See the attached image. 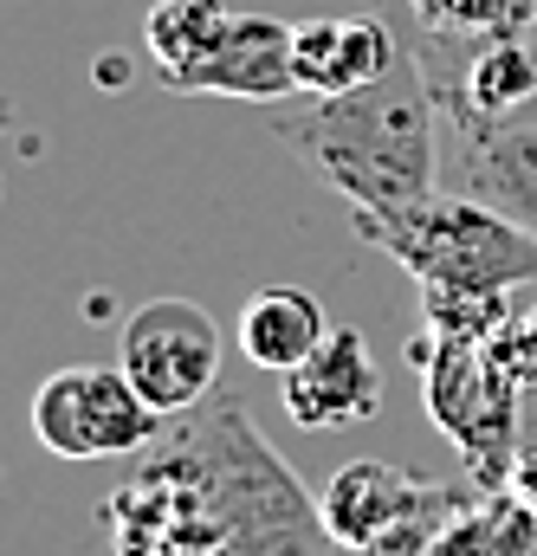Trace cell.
<instances>
[{"label":"cell","mask_w":537,"mask_h":556,"mask_svg":"<svg viewBox=\"0 0 537 556\" xmlns=\"http://www.w3.org/2000/svg\"><path fill=\"white\" fill-rule=\"evenodd\" d=\"M227 13L234 7H221V0H155L142 13V52H149L155 78H168L182 65H201L214 52V39H221Z\"/></svg>","instance_id":"obj_13"},{"label":"cell","mask_w":537,"mask_h":556,"mask_svg":"<svg viewBox=\"0 0 537 556\" xmlns=\"http://www.w3.org/2000/svg\"><path fill=\"white\" fill-rule=\"evenodd\" d=\"M188 98H247V104H285L298 91L291 72V26L278 13H227L214 52L201 65H182L162 78Z\"/></svg>","instance_id":"obj_7"},{"label":"cell","mask_w":537,"mask_h":556,"mask_svg":"<svg viewBox=\"0 0 537 556\" xmlns=\"http://www.w3.org/2000/svg\"><path fill=\"white\" fill-rule=\"evenodd\" d=\"M221 324L195 298H142L117 330V369L155 415H195L221 382Z\"/></svg>","instance_id":"obj_6"},{"label":"cell","mask_w":537,"mask_h":556,"mask_svg":"<svg viewBox=\"0 0 537 556\" xmlns=\"http://www.w3.org/2000/svg\"><path fill=\"white\" fill-rule=\"evenodd\" d=\"M324 337H330L324 304H317L311 291H298V285H260V291L240 304V350H247L253 369L285 376V369H298Z\"/></svg>","instance_id":"obj_11"},{"label":"cell","mask_w":537,"mask_h":556,"mask_svg":"<svg viewBox=\"0 0 537 556\" xmlns=\"http://www.w3.org/2000/svg\"><path fill=\"white\" fill-rule=\"evenodd\" d=\"M512 492L537 511V446H532V453H519V466H512Z\"/></svg>","instance_id":"obj_15"},{"label":"cell","mask_w":537,"mask_h":556,"mask_svg":"<svg viewBox=\"0 0 537 556\" xmlns=\"http://www.w3.org/2000/svg\"><path fill=\"white\" fill-rule=\"evenodd\" d=\"M357 233L421 278V291H486L537 285V233L473 194H427L402 214H350Z\"/></svg>","instance_id":"obj_3"},{"label":"cell","mask_w":537,"mask_h":556,"mask_svg":"<svg viewBox=\"0 0 537 556\" xmlns=\"http://www.w3.org/2000/svg\"><path fill=\"white\" fill-rule=\"evenodd\" d=\"M33 440L52 453V459H124L155 446L162 415L136 395V382L117 363H65L52 369L39 389H33Z\"/></svg>","instance_id":"obj_5"},{"label":"cell","mask_w":537,"mask_h":556,"mask_svg":"<svg viewBox=\"0 0 537 556\" xmlns=\"http://www.w3.org/2000/svg\"><path fill=\"white\" fill-rule=\"evenodd\" d=\"M447 485L434 479H414L408 466L389 459H344L330 472V485L317 492V511H324V531L344 544L350 556H376L402 525H414Z\"/></svg>","instance_id":"obj_8"},{"label":"cell","mask_w":537,"mask_h":556,"mask_svg":"<svg viewBox=\"0 0 537 556\" xmlns=\"http://www.w3.org/2000/svg\"><path fill=\"white\" fill-rule=\"evenodd\" d=\"M434 556H537V511L512 485L466 498L434 538Z\"/></svg>","instance_id":"obj_12"},{"label":"cell","mask_w":537,"mask_h":556,"mask_svg":"<svg viewBox=\"0 0 537 556\" xmlns=\"http://www.w3.org/2000/svg\"><path fill=\"white\" fill-rule=\"evenodd\" d=\"M7 124H13V104H7V98H0V130H7Z\"/></svg>","instance_id":"obj_17"},{"label":"cell","mask_w":537,"mask_h":556,"mask_svg":"<svg viewBox=\"0 0 537 556\" xmlns=\"http://www.w3.org/2000/svg\"><path fill=\"white\" fill-rule=\"evenodd\" d=\"M421 33L440 39H525L537 33V0H440Z\"/></svg>","instance_id":"obj_14"},{"label":"cell","mask_w":537,"mask_h":556,"mask_svg":"<svg viewBox=\"0 0 537 556\" xmlns=\"http://www.w3.org/2000/svg\"><path fill=\"white\" fill-rule=\"evenodd\" d=\"M182 420L188 427L168 433L149 472H162L188 498V511L221 538L227 556H350L324 531L317 498H304V485L253 433L240 395H208Z\"/></svg>","instance_id":"obj_2"},{"label":"cell","mask_w":537,"mask_h":556,"mask_svg":"<svg viewBox=\"0 0 537 556\" xmlns=\"http://www.w3.org/2000/svg\"><path fill=\"white\" fill-rule=\"evenodd\" d=\"M402 59L396 26L376 13H324V20H298L291 26V72L304 98H344L376 85L389 65Z\"/></svg>","instance_id":"obj_10"},{"label":"cell","mask_w":537,"mask_h":556,"mask_svg":"<svg viewBox=\"0 0 537 556\" xmlns=\"http://www.w3.org/2000/svg\"><path fill=\"white\" fill-rule=\"evenodd\" d=\"M427 369H421V389H427V415L434 427L460 446L466 472L479 479V492H505L512 485V427H519V382L532 376L519 343H512V324L492 337V343H421L414 350Z\"/></svg>","instance_id":"obj_4"},{"label":"cell","mask_w":537,"mask_h":556,"mask_svg":"<svg viewBox=\"0 0 537 556\" xmlns=\"http://www.w3.org/2000/svg\"><path fill=\"white\" fill-rule=\"evenodd\" d=\"M512 343H519V356H525V369L537 376V311H532V317H519V324H512Z\"/></svg>","instance_id":"obj_16"},{"label":"cell","mask_w":537,"mask_h":556,"mask_svg":"<svg viewBox=\"0 0 537 556\" xmlns=\"http://www.w3.org/2000/svg\"><path fill=\"white\" fill-rule=\"evenodd\" d=\"M272 137L311 175H324L357 214H402L440 194V98L421 52H408L363 91L272 111Z\"/></svg>","instance_id":"obj_1"},{"label":"cell","mask_w":537,"mask_h":556,"mask_svg":"<svg viewBox=\"0 0 537 556\" xmlns=\"http://www.w3.org/2000/svg\"><path fill=\"white\" fill-rule=\"evenodd\" d=\"M278 395H285V415L304 433H337V427H363V420L383 408V369L370 356V337L363 330H330L298 369L278 376Z\"/></svg>","instance_id":"obj_9"}]
</instances>
